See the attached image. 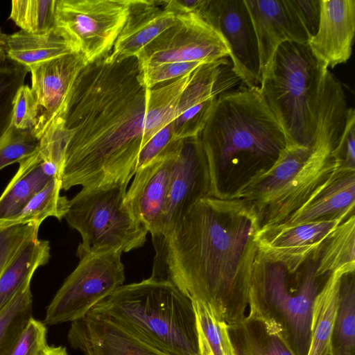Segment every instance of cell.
I'll use <instances>...</instances> for the list:
<instances>
[{
  "label": "cell",
  "mask_w": 355,
  "mask_h": 355,
  "mask_svg": "<svg viewBox=\"0 0 355 355\" xmlns=\"http://www.w3.org/2000/svg\"><path fill=\"white\" fill-rule=\"evenodd\" d=\"M260 228L241 198L198 200L165 236L153 239L152 277L191 301L210 304L228 325L250 315V286Z\"/></svg>",
  "instance_id": "7a4b0ae2"
},
{
  "label": "cell",
  "mask_w": 355,
  "mask_h": 355,
  "mask_svg": "<svg viewBox=\"0 0 355 355\" xmlns=\"http://www.w3.org/2000/svg\"><path fill=\"white\" fill-rule=\"evenodd\" d=\"M37 116V105L31 88L24 85L18 90L14 102L12 126L21 131L33 130Z\"/></svg>",
  "instance_id": "f35d334b"
},
{
  "label": "cell",
  "mask_w": 355,
  "mask_h": 355,
  "mask_svg": "<svg viewBox=\"0 0 355 355\" xmlns=\"http://www.w3.org/2000/svg\"><path fill=\"white\" fill-rule=\"evenodd\" d=\"M200 139L209 167L211 196L222 200L239 198L289 146L259 87L220 93Z\"/></svg>",
  "instance_id": "3957f363"
},
{
  "label": "cell",
  "mask_w": 355,
  "mask_h": 355,
  "mask_svg": "<svg viewBox=\"0 0 355 355\" xmlns=\"http://www.w3.org/2000/svg\"><path fill=\"white\" fill-rule=\"evenodd\" d=\"M343 273H331L315 298L311 318L310 340L306 355H333V334Z\"/></svg>",
  "instance_id": "d4e9b609"
},
{
  "label": "cell",
  "mask_w": 355,
  "mask_h": 355,
  "mask_svg": "<svg viewBox=\"0 0 355 355\" xmlns=\"http://www.w3.org/2000/svg\"><path fill=\"white\" fill-rule=\"evenodd\" d=\"M61 178L57 177L35 194L15 216L0 221V227L12 225H41L46 218L53 216L58 220L64 218L69 200L61 196Z\"/></svg>",
  "instance_id": "f546056e"
},
{
  "label": "cell",
  "mask_w": 355,
  "mask_h": 355,
  "mask_svg": "<svg viewBox=\"0 0 355 355\" xmlns=\"http://www.w3.org/2000/svg\"><path fill=\"white\" fill-rule=\"evenodd\" d=\"M354 207L355 171L338 168L311 199L278 226L288 227L321 220L342 223L354 214Z\"/></svg>",
  "instance_id": "44dd1931"
},
{
  "label": "cell",
  "mask_w": 355,
  "mask_h": 355,
  "mask_svg": "<svg viewBox=\"0 0 355 355\" xmlns=\"http://www.w3.org/2000/svg\"><path fill=\"white\" fill-rule=\"evenodd\" d=\"M327 70L309 43L286 42L277 48L261 76L259 92L282 125L289 146H312Z\"/></svg>",
  "instance_id": "52a82bcc"
},
{
  "label": "cell",
  "mask_w": 355,
  "mask_h": 355,
  "mask_svg": "<svg viewBox=\"0 0 355 355\" xmlns=\"http://www.w3.org/2000/svg\"><path fill=\"white\" fill-rule=\"evenodd\" d=\"M257 36L261 78L277 48L286 42L308 44L310 37L292 0H244Z\"/></svg>",
  "instance_id": "2e32d148"
},
{
  "label": "cell",
  "mask_w": 355,
  "mask_h": 355,
  "mask_svg": "<svg viewBox=\"0 0 355 355\" xmlns=\"http://www.w3.org/2000/svg\"><path fill=\"white\" fill-rule=\"evenodd\" d=\"M310 39L318 28L320 12V0H292Z\"/></svg>",
  "instance_id": "60d3db41"
},
{
  "label": "cell",
  "mask_w": 355,
  "mask_h": 355,
  "mask_svg": "<svg viewBox=\"0 0 355 355\" xmlns=\"http://www.w3.org/2000/svg\"><path fill=\"white\" fill-rule=\"evenodd\" d=\"M3 40L6 57L28 69L32 66L73 53L56 27L41 35L20 30L11 35L3 34Z\"/></svg>",
  "instance_id": "4316f807"
},
{
  "label": "cell",
  "mask_w": 355,
  "mask_h": 355,
  "mask_svg": "<svg viewBox=\"0 0 355 355\" xmlns=\"http://www.w3.org/2000/svg\"><path fill=\"white\" fill-rule=\"evenodd\" d=\"M29 71L7 57L0 62V139L12 125L15 98Z\"/></svg>",
  "instance_id": "836d02e7"
},
{
  "label": "cell",
  "mask_w": 355,
  "mask_h": 355,
  "mask_svg": "<svg viewBox=\"0 0 355 355\" xmlns=\"http://www.w3.org/2000/svg\"><path fill=\"white\" fill-rule=\"evenodd\" d=\"M39 143L31 131L18 130L11 125L0 139V171L29 157L37 149Z\"/></svg>",
  "instance_id": "e575fe53"
},
{
  "label": "cell",
  "mask_w": 355,
  "mask_h": 355,
  "mask_svg": "<svg viewBox=\"0 0 355 355\" xmlns=\"http://www.w3.org/2000/svg\"><path fill=\"white\" fill-rule=\"evenodd\" d=\"M89 313L109 320L168 355H199L192 302L169 281L151 276L122 285Z\"/></svg>",
  "instance_id": "5b68a950"
},
{
  "label": "cell",
  "mask_w": 355,
  "mask_h": 355,
  "mask_svg": "<svg viewBox=\"0 0 355 355\" xmlns=\"http://www.w3.org/2000/svg\"><path fill=\"white\" fill-rule=\"evenodd\" d=\"M355 270V215L336 227L320 247L318 272L329 275L334 272Z\"/></svg>",
  "instance_id": "83f0119b"
},
{
  "label": "cell",
  "mask_w": 355,
  "mask_h": 355,
  "mask_svg": "<svg viewBox=\"0 0 355 355\" xmlns=\"http://www.w3.org/2000/svg\"><path fill=\"white\" fill-rule=\"evenodd\" d=\"M320 249L302 255L259 249L252 266L248 317L275 318L296 355L307 353L313 304L330 275L318 272Z\"/></svg>",
  "instance_id": "8992f818"
},
{
  "label": "cell",
  "mask_w": 355,
  "mask_h": 355,
  "mask_svg": "<svg viewBox=\"0 0 355 355\" xmlns=\"http://www.w3.org/2000/svg\"><path fill=\"white\" fill-rule=\"evenodd\" d=\"M192 72L148 88L137 57L110 61L106 55L87 64L59 118L69 135L62 189L128 185L144 148L176 118Z\"/></svg>",
  "instance_id": "6da1fadb"
},
{
  "label": "cell",
  "mask_w": 355,
  "mask_h": 355,
  "mask_svg": "<svg viewBox=\"0 0 355 355\" xmlns=\"http://www.w3.org/2000/svg\"><path fill=\"white\" fill-rule=\"evenodd\" d=\"M175 19V13L164 1L130 0L127 19L107 58L120 61L136 57Z\"/></svg>",
  "instance_id": "ffe728a7"
},
{
  "label": "cell",
  "mask_w": 355,
  "mask_h": 355,
  "mask_svg": "<svg viewBox=\"0 0 355 355\" xmlns=\"http://www.w3.org/2000/svg\"><path fill=\"white\" fill-rule=\"evenodd\" d=\"M121 252L87 254L67 277L49 304L44 324L73 322L86 316L125 281Z\"/></svg>",
  "instance_id": "30bf717a"
},
{
  "label": "cell",
  "mask_w": 355,
  "mask_h": 355,
  "mask_svg": "<svg viewBox=\"0 0 355 355\" xmlns=\"http://www.w3.org/2000/svg\"><path fill=\"white\" fill-rule=\"evenodd\" d=\"M43 355H69L67 349L62 346H49Z\"/></svg>",
  "instance_id": "b9f144b4"
},
{
  "label": "cell",
  "mask_w": 355,
  "mask_h": 355,
  "mask_svg": "<svg viewBox=\"0 0 355 355\" xmlns=\"http://www.w3.org/2000/svg\"><path fill=\"white\" fill-rule=\"evenodd\" d=\"M199 355H237L227 323L207 303L191 301Z\"/></svg>",
  "instance_id": "f1b7e54d"
},
{
  "label": "cell",
  "mask_w": 355,
  "mask_h": 355,
  "mask_svg": "<svg viewBox=\"0 0 355 355\" xmlns=\"http://www.w3.org/2000/svg\"><path fill=\"white\" fill-rule=\"evenodd\" d=\"M332 348L333 355L355 354V270L342 276Z\"/></svg>",
  "instance_id": "4dcf8cb0"
},
{
  "label": "cell",
  "mask_w": 355,
  "mask_h": 355,
  "mask_svg": "<svg viewBox=\"0 0 355 355\" xmlns=\"http://www.w3.org/2000/svg\"><path fill=\"white\" fill-rule=\"evenodd\" d=\"M340 223L338 220L312 221L260 230L259 249L274 254H307L319 249Z\"/></svg>",
  "instance_id": "603a6c76"
},
{
  "label": "cell",
  "mask_w": 355,
  "mask_h": 355,
  "mask_svg": "<svg viewBox=\"0 0 355 355\" xmlns=\"http://www.w3.org/2000/svg\"><path fill=\"white\" fill-rule=\"evenodd\" d=\"M229 56L227 43L211 24L197 12L180 10L173 24L136 57L143 69L168 62L209 63Z\"/></svg>",
  "instance_id": "8fae6325"
},
{
  "label": "cell",
  "mask_w": 355,
  "mask_h": 355,
  "mask_svg": "<svg viewBox=\"0 0 355 355\" xmlns=\"http://www.w3.org/2000/svg\"><path fill=\"white\" fill-rule=\"evenodd\" d=\"M237 355H296L281 324L266 315L228 325Z\"/></svg>",
  "instance_id": "cb8c5ba5"
},
{
  "label": "cell",
  "mask_w": 355,
  "mask_h": 355,
  "mask_svg": "<svg viewBox=\"0 0 355 355\" xmlns=\"http://www.w3.org/2000/svg\"><path fill=\"white\" fill-rule=\"evenodd\" d=\"M354 35L355 1L320 0L318 31L309 45L328 68L349 59Z\"/></svg>",
  "instance_id": "d6986e66"
},
{
  "label": "cell",
  "mask_w": 355,
  "mask_h": 355,
  "mask_svg": "<svg viewBox=\"0 0 355 355\" xmlns=\"http://www.w3.org/2000/svg\"><path fill=\"white\" fill-rule=\"evenodd\" d=\"M30 285L22 288L0 312V355H10L21 332L33 317Z\"/></svg>",
  "instance_id": "1f68e13d"
},
{
  "label": "cell",
  "mask_w": 355,
  "mask_h": 355,
  "mask_svg": "<svg viewBox=\"0 0 355 355\" xmlns=\"http://www.w3.org/2000/svg\"><path fill=\"white\" fill-rule=\"evenodd\" d=\"M61 167L41 148L19 162L18 171L0 196V221L17 214L53 179ZM61 178V177H60Z\"/></svg>",
  "instance_id": "7402d4cb"
},
{
  "label": "cell",
  "mask_w": 355,
  "mask_h": 355,
  "mask_svg": "<svg viewBox=\"0 0 355 355\" xmlns=\"http://www.w3.org/2000/svg\"><path fill=\"white\" fill-rule=\"evenodd\" d=\"M67 340L84 355H168L125 329L92 313L71 322Z\"/></svg>",
  "instance_id": "ac0fdd59"
},
{
  "label": "cell",
  "mask_w": 355,
  "mask_h": 355,
  "mask_svg": "<svg viewBox=\"0 0 355 355\" xmlns=\"http://www.w3.org/2000/svg\"><path fill=\"white\" fill-rule=\"evenodd\" d=\"M201 15L223 36L230 49L232 71L245 87L261 81L257 36L244 0H207Z\"/></svg>",
  "instance_id": "7c38bea8"
},
{
  "label": "cell",
  "mask_w": 355,
  "mask_h": 355,
  "mask_svg": "<svg viewBox=\"0 0 355 355\" xmlns=\"http://www.w3.org/2000/svg\"><path fill=\"white\" fill-rule=\"evenodd\" d=\"M338 168L355 171V111L348 107L345 127L332 151Z\"/></svg>",
  "instance_id": "ab89813d"
},
{
  "label": "cell",
  "mask_w": 355,
  "mask_h": 355,
  "mask_svg": "<svg viewBox=\"0 0 355 355\" xmlns=\"http://www.w3.org/2000/svg\"><path fill=\"white\" fill-rule=\"evenodd\" d=\"M227 58L205 63L193 72L180 99L172 132L177 141L197 137L202 130L218 96L227 91L234 78H222Z\"/></svg>",
  "instance_id": "5bb4252c"
},
{
  "label": "cell",
  "mask_w": 355,
  "mask_h": 355,
  "mask_svg": "<svg viewBox=\"0 0 355 355\" xmlns=\"http://www.w3.org/2000/svg\"><path fill=\"white\" fill-rule=\"evenodd\" d=\"M127 187L82 189L69 200L64 218L81 236L78 258L110 251L128 252L144 245L148 232L125 202Z\"/></svg>",
  "instance_id": "ba28073f"
},
{
  "label": "cell",
  "mask_w": 355,
  "mask_h": 355,
  "mask_svg": "<svg viewBox=\"0 0 355 355\" xmlns=\"http://www.w3.org/2000/svg\"><path fill=\"white\" fill-rule=\"evenodd\" d=\"M345 119L338 108L320 107L312 146H288L276 164L243 191L239 198L252 207L260 230L284 223L331 179L338 167L332 151Z\"/></svg>",
  "instance_id": "277c9868"
},
{
  "label": "cell",
  "mask_w": 355,
  "mask_h": 355,
  "mask_svg": "<svg viewBox=\"0 0 355 355\" xmlns=\"http://www.w3.org/2000/svg\"><path fill=\"white\" fill-rule=\"evenodd\" d=\"M44 322L31 317L21 332L10 355H43L49 345Z\"/></svg>",
  "instance_id": "8d00e7d4"
},
{
  "label": "cell",
  "mask_w": 355,
  "mask_h": 355,
  "mask_svg": "<svg viewBox=\"0 0 355 355\" xmlns=\"http://www.w3.org/2000/svg\"><path fill=\"white\" fill-rule=\"evenodd\" d=\"M209 196L210 175L199 135L185 141L175 160L161 236H166L193 205Z\"/></svg>",
  "instance_id": "4fadbf2b"
},
{
  "label": "cell",
  "mask_w": 355,
  "mask_h": 355,
  "mask_svg": "<svg viewBox=\"0 0 355 355\" xmlns=\"http://www.w3.org/2000/svg\"><path fill=\"white\" fill-rule=\"evenodd\" d=\"M50 243L36 235L19 248L0 276V312L31 280L35 270L50 259Z\"/></svg>",
  "instance_id": "484cf974"
},
{
  "label": "cell",
  "mask_w": 355,
  "mask_h": 355,
  "mask_svg": "<svg viewBox=\"0 0 355 355\" xmlns=\"http://www.w3.org/2000/svg\"><path fill=\"white\" fill-rule=\"evenodd\" d=\"M178 155L155 159L138 169L126 191L128 207L153 239L162 235L171 174Z\"/></svg>",
  "instance_id": "e0dca14e"
},
{
  "label": "cell",
  "mask_w": 355,
  "mask_h": 355,
  "mask_svg": "<svg viewBox=\"0 0 355 355\" xmlns=\"http://www.w3.org/2000/svg\"><path fill=\"white\" fill-rule=\"evenodd\" d=\"M86 65L82 55L72 53L30 67L31 88L37 105L33 135L38 140L62 115L73 83Z\"/></svg>",
  "instance_id": "9a60e30c"
},
{
  "label": "cell",
  "mask_w": 355,
  "mask_h": 355,
  "mask_svg": "<svg viewBox=\"0 0 355 355\" xmlns=\"http://www.w3.org/2000/svg\"><path fill=\"white\" fill-rule=\"evenodd\" d=\"M3 33L0 30V62L6 58L3 40Z\"/></svg>",
  "instance_id": "7bdbcfd3"
},
{
  "label": "cell",
  "mask_w": 355,
  "mask_h": 355,
  "mask_svg": "<svg viewBox=\"0 0 355 355\" xmlns=\"http://www.w3.org/2000/svg\"><path fill=\"white\" fill-rule=\"evenodd\" d=\"M130 0H55V27L87 64L112 51Z\"/></svg>",
  "instance_id": "9c48e42d"
},
{
  "label": "cell",
  "mask_w": 355,
  "mask_h": 355,
  "mask_svg": "<svg viewBox=\"0 0 355 355\" xmlns=\"http://www.w3.org/2000/svg\"><path fill=\"white\" fill-rule=\"evenodd\" d=\"M10 19L21 30L41 35L55 28V0H13Z\"/></svg>",
  "instance_id": "d6a6232c"
},
{
  "label": "cell",
  "mask_w": 355,
  "mask_h": 355,
  "mask_svg": "<svg viewBox=\"0 0 355 355\" xmlns=\"http://www.w3.org/2000/svg\"><path fill=\"white\" fill-rule=\"evenodd\" d=\"M199 62H168L140 69V78L143 84L152 88L193 71L200 65Z\"/></svg>",
  "instance_id": "74e56055"
},
{
  "label": "cell",
  "mask_w": 355,
  "mask_h": 355,
  "mask_svg": "<svg viewBox=\"0 0 355 355\" xmlns=\"http://www.w3.org/2000/svg\"><path fill=\"white\" fill-rule=\"evenodd\" d=\"M40 226L28 224L0 227V276L21 245L38 235Z\"/></svg>",
  "instance_id": "d590c367"
}]
</instances>
